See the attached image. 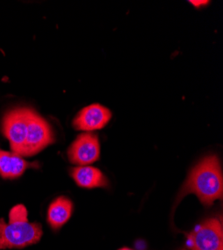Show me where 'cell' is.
Segmentation results:
<instances>
[{
	"mask_svg": "<svg viewBox=\"0 0 223 250\" xmlns=\"http://www.w3.org/2000/svg\"><path fill=\"white\" fill-rule=\"evenodd\" d=\"M193 193L205 206H211L223 195V176L221 164L216 155L206 156L190 171L178 193L177 202L182 197Z\"/></svg>",
	"mask_w": 223,
	"mask_h": 250,
	"instance_id": "1",
	"label": "cell"
},
{
	"mask_svg": "<svg viewBox=\"0 0 223 250\" xmlns=\"http://www.w3.org/2000/svg\"><path fill=\"white\" fill-rule=\"evenodd\" d=\"M41 237V225L28 221L27 209L22 204L10 210L8 223L0 218V250L24 248L36 244Z\"/></svg>",
	"mask_w": 223,
	"mask_h": 250,
	"instance_id": "2",
	"label": "cell"
},
{
	"mask_svg": "<svg viewBox=\"0 0 223 250\" xmlns=\"http://www.w3.org/2000/svg\"><path fill=\"white\" fill-rule=\"evenodd\" d=\"M55 140L49 123L33 109L27 110V132L23 156H33L43 150Z\"/></svg>",
	"mask_w": 223,
	"mask_h": 250,
	"instance_id": "3",
	"label": "cell"
},
{
	"mask_svg": "<svg viewBox=\"0 0 223 250\" xmlns=\"http://www.w3.org/2000/svg\"><path fill=\"white\" fill-rule=\"evenodd\" d=\"M26 107L14 108L7 111L2 118V132L8 139L13 153L23 156L25 138L27 132Z\"/></svg>",
	"mask_w": 223,
	"mask_h": 250,
	"instance_id": "4",
	"label": "cell"
},
{
	"mask_svg": "<svg viewBox=\"0 0 223 250\" xmlns=\"http://www.w3.org/2000/svg\"><path fill=\"white\" fill-rule=\"evenodd\" d=\"M192 250H223V227L221 220L209 218L197 225L187 237Z\"/></svg>",
	"mask_w": 223,
	"mask_h": 250,
	"instance_id": "5",
	"label": "cell"
},
{
	"mask_svg": "<svg viewBox=\"0 0 223 250\" xmlns=\"http://www.w3.org/2000/svg\"><path fill=\"white\" fill-rule=\"evenodd\" d=\"M100 156V144L97 135L85 132L77 136L68 149V158L71 163L79 166L90 165Z\"/></svg>",
	"mask_w": 223,
	"mask_h": 250,
	"instance_id": "6",
	"label": "cell"
},
{
	"mask_svg": "<svg viewBox=\"0 0 223 250\" xmlns=\"http://www.w3.org/2000/svg\"><path fill=\"white\" fill-rule=\"evenodd\" d=\"M111 111L100 104H91L81 109L73 120V126L81 131L102 129L111 119Z\"/></svg>",
	"mask_w": 223,
	"mask_h": 250,
	"instance_id": "7",
	"label": "cell"
},
{
	"mask_svg": "<svg viewBox=\"0 0 223 250\" xmlns=\"http://www.w3.org/2000/svg\"><path fill=\"white\" fill-rule=\"evenodd\" d=\"M36 164L27 162L16 153L0 149V176L4 179H14L21 176L29 167Z\"/></svg>",
	"mask_w": 223,
	"mask_h": 250,
	"instance_id": "8",
	"label": "cell"
},
{
	"mask_svg": "<svg viewBox=\"0 0 223 250\" xmlns=\"http://www.w3.org/2000/svg\"><path fill=\"white\" fill-rule=\"evenodd\" d=\"M71 176L76 184L82 188L93 189L108 186V180L102 171L90 165L78 166L73 168L71 170Z\"/></svg>",
	"mask_w": 223,
	"mask_h": 250,
	"instance_id": "9",
	"label": "cell"
},
{
	"mask_svg": "<svg viewBox=\"0 0 223 250\" xmlns=\"http://www.w3.org/2000/svg\"><path fill=\"white\" fill-rule=\"evenodd\" d=\"M73 204L65 196H59L54 199L48 207L47 222L54 230L61 228L71 217Z\"/></svg>",
	"mask_w": 223,
	"mask_h": 250,
	"instance_id": "10",
	"label": "cell"
},
{
	"mask_svg": "<svg viewBox=\"0 0 223 250\" xmlns=\"http://www.w3.org/2000/svg\"><path fill=\"white\" fill-rule=\"evenodd\" d=\"M193 6L195 7H200V6H204V5H207L209 3V1H198V0H191V1H189Z\"/></svg>",
	"mask_w": 223,
	"mask_h": 250,
	"instance_id": "11",
	"label": "cell"
},
{
	"mask_svg": "<svg viewBox=\"0 0 223 250\" xmlns=\"http://www.w3.org/2000/svg\"><path fill=\"white\" fill-rule=\"evenodd\" d=\"M119 250H132V249H130V248H126V247H124V248H121V249H119Z\"/></svg>",
	"mask_w": 223,
	"mask_h": 250,
	"instance_id": "12",
	"label": "cell"
}]
</instances>
